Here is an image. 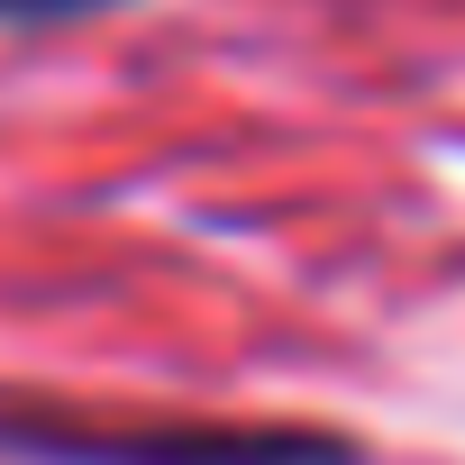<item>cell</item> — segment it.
Instances as JSON below:
<instances>
[{
	"instance_id": "obj_1",
	"label": "cell",
	"mask_w": 465,
	"mask_h": 465,
	"mask_svg": "<svg viewBox=\"0 0 465 465\" xmlns=\"http://www.w3.org/2000/svg\"><path fill=\"white\" fill-rule=\"evenodd\" d=\"M55 465H356L329 429H256V420H10L0 429Z\"/></svg>"
},
{
	"instance_id": "obj_2",
	"label": "cell",
	"mask_w": 465,
	"mask_h": 465,
	"mask_svg": "<svg viewBox=\"0 0 465 465\" xmlns=\"http://www.w3.org/2000/svg\"><path fill=\"white\" fill-rule=\"evenodd\" d=\"M37 10H92V0H0V19H37Z\"/></svg>"
}]
</instances>
